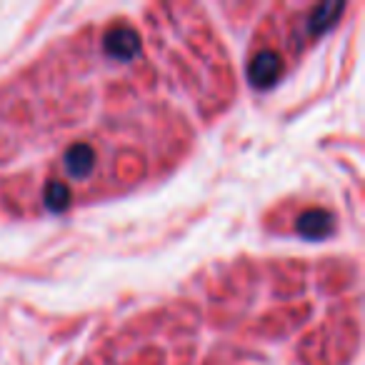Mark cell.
Listing matches in <instances>:
<instances>
[{
  "mask_svg": "<svg viewBox=\"0 0 365 365\" xmlns=\"http://www.w3.org/2000/svg\"><path fill=\"white\" fill-rule=\"evenodd\" d=\"M140 36L130 26H113L108 28L103 38V51L115 61H130L140 53Z\"/></svg>",
  "mask_w": 365,
  "mask_h": 365,
  "instance_id": "1",
  "label": "cell"
},
{
  "mask_svg": "<svg viewBox=\"0 0 365 365\" xmlns=\"http://www.w3.org/2000/svg\"><path fill=\"white\" fill-rule=\"evenodd\" d=\"M283 58L275 51H260L248 66V78L255 88H270L283 76Z\"/></svg>",
  "mask_w": 365,
  "mask_h": 365,
  "instance_id": "2",
  "label": "cell"
},
{
  "mask_svg": "<svg viewBox=\"0 0 365 365\" xmlns=\"http://www.w3.org/2000/svg\"><path fill=\"white\" fill-rule=\"evenodd\" d=\"M295 230H298L305 240H323V238H328V235H333L335 218L323 208H310L298 218Z\"/></svg>",
  "mask_w": 365,
  "mask_h": 365,
  "instance_id": "3",
  "label": "cell"
}]
</instances>
